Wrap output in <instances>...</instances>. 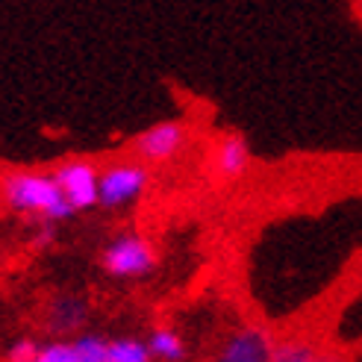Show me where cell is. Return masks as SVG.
<instances>
[{
  "instance_id": "cell-13",
  "label": "cell",
  "mask_w": 362,
  "mask_h": 362,
  "mask_svg": "<svg viewBox=\"0 0 362 362\" xmlns=\"http://www.w3.org/2000/svg\"><path fill=\"white\" fill-rule=\"evenodd\" d=\"M356 4H359V6H362V0H356Z\"/></svg>"
},
{
  "instance_id": "cell-12",
  "label": "cell",
  "mask_w": 362,
  "mask_h": 362,
  "mask_svg": "<svg viewBox=\"0 0 362 362\" xmlns=\"http://www.w3.org/2000/svg\"><path fill=\"white\" fill-rule=\"evenodd\" d=\"M39 351H42L39 341H33V339H18L15 345L9 348L6 359H9V362H39Z\"/></svg>"
},
{
  "instance_id": "cell-3",
  "label": "cell",
  "mask_w": 362,
  "mask_h": 362,
  "mask_svg": "<svg viewBox=\"0 0 362 362\" xmlns=\"http://www.w3.org/2000/svg\"><path fill=\"white\" fill-rule=\"evenodd\" d=\"M151 186V171L141 162H115L100 171V206L127 209Z\"/></svg>"
},
{
  "instance_id": "cell-1",
  "label": "cell",
  "mask_w": 362,
  "mask_h": 362,
  "mask_svg": "<svg viewBox=\"0 0 362 362\" xmlns=\"http://www.w3.org/2000/svg\"><path fill=\"white\" fill-rule=\"evenodd\" d=\"M4 201L24 215H39L47 221H65L74 215V206L65 201V194L53 174H33V171H15L4 177L0 183Z\"/></svg>"
},
{
  "instance_id": "cell-10",
  "label": "cell",
  "mask_w": 362,
  "mask_h": 362,
  "mask_svg": "<svg viewBox=\"0 0 362 362\" xmlns=\"http://www.w3.org/2000/svg\"><path fill=\"white\" fill-rule=\"evenodd\" d=\"M151 348L139 339H112L110 341V362H148Z\"/></svg>"
},
{
  "instance_id": "cell-8",
  "label": "cell",
  "mask_w": 362,
  "mask_h": 362,
  "mask_svg": "<svg viewBox=\"0 0 362 362\" xmlns=\"http://www.w3.org/2000/svg\"><path fill=\"white\" fill-rule=\"evenodd\" d=\"M86 300L74 298V295H62L50 303V315H47V324H50V330L53 333H74L80 330L83 324H86Z\"/></svg>"
},
{
  "instance_id": "cell-2",
  "label": "cell",
  "mask_w": 362,
  "mask_h": 362,
  "mask_svg": "<svg viewBox=\"0 0 362 362\" xmlns=\"http://www.w3.org/2000/svg\"><path fill=\"white\" fill-rule=\"evenodd\" d=\"M100 265L110 277L118 280H136L144 277L156 265V250L153 245L139 236V233H121L118 239H112L100 253Z\"/></svg>"
},
{
  "instance_id": "cell-6",
  "label": "cell",
  "mask_w": 362,
  "mask_h": 362,
  "mask_svg": "<svg viewBox=\"0 0 362 362\" xmlns=\"http://www.w3.org/2000/svg\"><path fill=\"white\" fill-rule=\"evenodd\" d=\"M271 354H274V345L259 327H242L224 339L215 356L221 362H265L271 359Z\"/></svg>"
},
{
  "instance_id": "cell-5",
  "label": "cell",
  "mask_w": 362,
  "mask_h": 362,
  "mask_svg": "<svg viewBox=\"0 0 362 362\" xmlns=\"http://www.w3.org/2000/svg\"><path fill=\"white\" fill-rule=\"evenodd\" d=\"M186 141H189V133H186L183 124L162 121V124H153L144 133L136 136L133 151L139 153L141 162H168L186 148Z\"/></svg>"
},
{
  "instance_id": "cell-9",
  "label": "cell",
  "mask_w": 362,
  "mask_h": 362,
  "mask_svg": "<svg viewBox=\"0 0 362 362\" xmlns=\"http://www.w3.org/2000/svg\"><path fill=\"white\" fill-rule=\"evenodd\" d=\"M148 348H151V359H159V362H180V359H186V341L180 339V333L171 330V327L151 330Z\"/></svg>"
},
{
  "instance_id": "cell-7",
  "label": "cell",
  "mask_w": 362,
  "mask_h": 362,
  "mask_svg": "<svg viewBox=\"0 0 362 362\" xmlns=\"http://www.w3.org/2000/svg\"><path fill=\"white\" fill-rule=\"evenodd\" d=\"M212 165L224 180H233V177H242L250 165V148L247 141L236 133L224 136L218 144H215V156H212Z\"/></svg>"
},
{
  "instance_id": "cell-11",
  "label": "cell",
  "mask_w": 362,
  "mask_h": 362,
  "mask_svg": "<svg viewBox=\"0 0 362 362\" xmlns=\"http://www.w3.org/2000/svg\"><path fill=\"white\" fill-rule=\"evenodd\" d=\"M318 354L313 345H306V341H288V345H277L271 359L274 362H313Z\"/></svg>"
},
{
  "instance_id": "cell-4",
  "label": "cell",
  "mask_w": 362,
  "mask_h": 362,
  "mask_svg": "<svg viewBox=\"0 0 362 362\" xmlns=\"http://www.w3.org/2000/svg\"><path fill=\"white\" fill-rule=\"evenodd\" d=\"M57 183L65 194V201L74 206V212L92 209L100 204V171L86 159H71L53 171Z\"/></svg>"
}]
</instances>
